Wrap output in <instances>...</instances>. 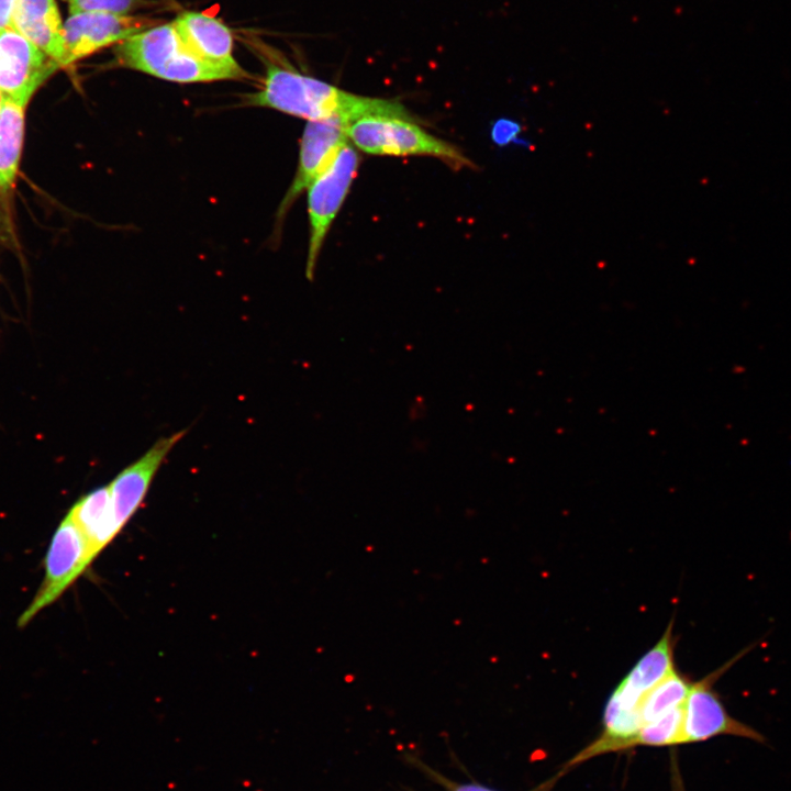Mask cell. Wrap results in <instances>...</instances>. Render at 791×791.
<instances>
[{
	"label": "cell",
	"instance_id": "cell-1",
	"mask_svg": "<svg viewBox=\"0 0 791 791\" xmlns=\"http://www.w3.org/2000/svg\"><path fill=\"white\" fill-rule=\"evenodd\" d=\"M248 103L322 122L333 119L348 124L367 115L413 118L397 100L356 94L305 75L288 64L268 63L261 86L248 94Z\"/></svg>",
	"mask_w": 791,
	"mask_h": 791
},
{
	"label": "cell",
	"instance_id": "cell-2",
	"mask_svg": "<svg viewBox=\"0 0 791 791\" xmlns=\"http://www.w3.org/2000/svg\"><path fill=\"white\" fill-rule=\"evenodd\" d=\"M116 60L134 70L181 83L239 79L241 67H225L198 57L181 40L172 22L151 26L114 48Z\"/></svg>",
	"mask_w": 791,
	"mask_h": 791
},
{
	"label": "cell",
	"instance_id": "cell-3",
	"mask_svg": "<svg viewBox=\"0 0 791 791\" xmlns=\"http://www.w3.org/2000/svg\"><path fill=\"white\" fill-rule=\"evenodd\" d=\"M349 143L371 155L432 156L453 167H471L472 163L454 145L413 121L397 115H367L346 127Z\"/></svg>",
	"mask_w": 791,
	"mask_h": 791
},
{
	"label": "cell",
	"instance_id": "cell-4",
	"mask_svg": "<svg viewBox=\"0 0 791 791\" xmlns=\"http://www.w3.org/2000/svg\"><path fill=\"white\" fill-rule=\"evenodd\" d=\"M358 166L359 155L347 141L308 187L310 232L305 275L310 280L325 237L348 194Z\"/></svg>",
	"mask_w": 791,
	"mask_h": 791
},
{
	"label": "cell",
	"instance_id": "cell-5",
	"mask_svg": "<svg viewBox=\"0 0 791 791\" xmlns=\"http://www.w3.org/2000/svg\"><path fill=\"white\" fill-rule=\"evenodd\" d=\"M93 560L86 537L67 512L48 545L43 581L18 620V626H26L41 611L57 601Z\"/></svg>",
	"mask_w": 791,
	"mask_h": 791
},
{
	"label": "cell",
	"instance_id": "cell-6",
	"mask_svg": "<svg viewBox=\"0 0 791 791\" xmlns=\"http://www.w3.org/2000/svg\"><path fill=\"white\" fill-rule=\"evenodd\" d=\"M755 646L756 644H751L742 649L723 666L692 682L683 703L681 744L702 742L720 735L765 743L766 738L758 731L727 713L720 694L713 688V684Z\"/></svg>",
	"mask_w": 791,
	"mask_h": 791
},
{
	"label": "cell",
	"instance_id": "cell-7",
	"mask_svg": "<svg viewBox=\"0 0 791 791\" xmlns=\"http://www.w3.org/2000/svg\"><path fill=\"white\" fill-rule=\"evenodd\" d=\"M57 68L54 59L13 26L0 32V92L3 98L25 107Z\"/></svg>",
	"mask_w": 791,
	"mask_h": 791
},
{
	"label": "cell",
	"instance_id": "cell-8",
	"mask_svg": "<svg viewBox=\"0 0 791 791\" xmlns=\"http://www.w3.org/2000/svg\"><path fill=\"white\" fill-rule=\"evenodd\" d=\"M151 21L104 12L73 13L63 24L66 67L146 29Z\"/></svg>",
	"mask_w": 791,
	"mask_h": 791
},
{
	"label": "cell",
	"instance_id": "cell-9",
	"mask_svg": "<svg viewBox=\"0 0 791 791\" xmlns=\"http://www.w3.org/2000/svg\"><path fill=\"white\" fill-rule=\"evenodd\" d=\"M185 434L186 431H180L159 438L144 455L125 467L108 484L119 532L136 513L158 469Z\"/></svg>",
	"mask_w": 791,
	"mask_h": 791
},
{
	"label": "cell",
	"instance_id": "cell-10",
	"mask_svg": "<svg viewBox=\"0 0 791 791\" xmlns=\"http://www.w3.org/2000/svg\"><path fill=\"white\" fill-rule=\"evenodd\" d=\"M347 125L346 121L338 119L307 123L300 142L298 168L278 209V220L285 216L297 198L308 189L338 147L348 141Z\"/></svg>",
	"mask_w": 791,
	"mask_h": 791
},
{
	"label": "cell",
	"instance_id": "cell-11",
	"mask_svg": "<svg viewBox=\"0 0 791 791\" xmlns=\"http://www.w3.org/2000/svg\"><path fill=\"white\" fill-rule=\"evenodd\" d=\"M172 23L182 42L201 59L219 66H239L233 57V35L216 18L187 11Z\"/></svg>",
	"mask_w": 791,
	"mask_h": 791
},
{
	"label": "cell",
	"instance_id": "cell-12",
	"mask_svg": "<svg viewBox=\"0 0 791 791\" xmlns=\"http://www.w3.org/2000/svg\"><path fill=\"white\" fill-rule=\"evenodd\" d=\"M13 27L66 67L63 24L55 0H15Z\"/></svg>",
	"mask_w": 791,
	"mask_h": 791
},
{
	"label": "cell",
	"instance_id": "cell-13",
	"mask_svg": "<svg viewBox=\"0 0 791 791\" xmlns=\"http://www.w3.org/2000/svg\"><path fill=\"white\" fill-rule=\"evenodd\" d=\"M68 513L86 537L94 559L120 533L108 486L81 497Z\"/></svg>",
	"mask_w": 791,
	"mask_h": 791
},
{
	"label": "cell",
	"instance_id": "cell-14",
	"mask_svg": "<svg viewBox=\"0 0 791 791\" xmlns=\"http://www.w3.org/2000/svg\"><path fill=\"white\" fill-rule=\"evenodd\" d=\"M25 107L3 98L0 109V193L13 186L22 153Z\"/></svg>",
	"mask_w": 791,
	"mask_h": 791
},
{
	"label": "cell",
	"instance_id": "cell-15",
	"mask_svg": "<svg viewBox=\"0 0 791 791\" xmlns=\"http://www.w3.org/2000/svg\"><path fill=\"white\" fill-rule=\"evenodd\" d=\"M673 617L670 620L660 639L647 651L624 677V681L646 693L675 668V648L677 638L672 633Z\"/></svg>",
	"mask_w": 791,
	"mask_h": 791
},
{
	"label": "cell",
	"instance_id": "cell-16",
	"mask_svg": "<svg viewBox=\"0 0 791 791\" xmlns=\"http://www.w3.org/2000/svg\"><path fill=\"white\" fill-rule=\"evenodd\" d=\"M692 682L693 681L675 668L659 683L646 692L639 705L643 725L681 706L686 701Z\"/></svg>",
	"mask_w": 791,
	"mask_h": 791
},
{
	"label": "cell",
	"instance_id": "cell-17",
	"mask_svg": "<svg viewBox=\"0 0 791 791\" xmlns=\"http://www.w3.org/2000/svg\"><path fill=\"white\" fill-rule=\"evenodd\" d=\"M683 704L642 726L632 746H667L681 744Z\"/></svg>",
	"mask_w": 791,
	"mask_h": 791
},
{
	"label": "cell",
	"instance_id": "cell-18",
	"mask_svg": "<svg viewBox=\"0 0 791 791\" xmlns=\"http://www.w3.org/2000/svg\"><path fill=\"white\" fill-rule=\"evenodd\" d=\"M141 0H69V12H104L127 15Z\"/></svg>",
	"mask_w": 791,
	"mask_h": 791
},
{
	"label": "cell",
	"instance_id": "cell-19",
	"mask_svg": "<svg viewBox=\"0 0 791 791\" xmlns=\"http://www.w3.org/2000/svg\"><path fill=\"white\" fill-rule=\"evenodd\" d=\"M520 133V125L516 122L502 120L494 125L493 140L501 144H508Z\"/></svg>",
	"mask_w": 791,
	"mask_h": 791
},
{
	"label": "cell",
	"instance_id": "cell-20",
	"mask_svg": "<svg viewBox=\"0 0 791 791\" xmlns=\"http://www.w3.org/2000/svg\"><path fill=\"white\" fill-rule=\"evenodd\" d=\"M15 0H0V32L13 26L12 18Z\"/></svg>",
	"mask_w": 791,
	"mask_h": 791
},
{
	"label": "cell",
	"instance_id": "cell-21",
	"mask_svg": "<svg viewBox=\"0 0 791 791\" xmlns=\"http://www.w3.org/2000/svg\"><path fill=\"white\" fill-rule=\"evenodd\" d=\"M448 791H495L490 788L480 786L478 783H463V784H456L452 783L447 786Z\"/></svg>",
	"mask_w": 791,
	"mask_h": 791
},
{
	"label": "cell",
	"instance_id": "cell-22",
	"mask_svg": "<svg viewBox=\"0 0 791 791\" xmlns=\"http://www.w3.org/2000/svg\"><path fill=\"white\" fill-rule=\"evenodd\" d=\"M2 100H3V96L0 92V109H1Z\"/></svg>",
	"mask_w": 791,
	"mask_h": 791
}]
</instances>
